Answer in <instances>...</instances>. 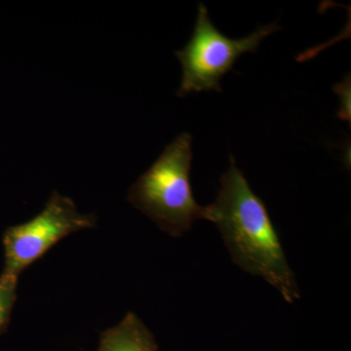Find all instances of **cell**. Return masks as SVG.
Masks as SVG:
<instances>
[{
	"label": "cell",
	"instance_id": "cell-5",
	"mask_svg": "<svg viewBox=\"0 0 351 351\" xmlns=\"http://www.w3.org/2000/svg\"><path fill=\"white\" fill-rule=\"evenodd\" d=\"M154 335L135 313L101 332L98 351H157Z\"/></svg>",
	"mask_w": 351,
	"mask_h": 351
},
{
	"label": "cell",
	"instance_id": "cell-7",
	"mask_svg": "<svg viewBox=\"0 0 351 351\" xmlns=\"http://www.w3.org/2000/svg\"><path fill=\"white\" fill-rule=\"evenodd\" d=\"M350 75H346L345 80L338 83L334 87V91L339 97L341 108L338 112V117L341 120L350 122Z\"/></svg>",
	"mask_w": 351,
	"mask_h": 351
},
{
	"label": "cell",
	"instance_id": "cell-2",
	"mask_svg": "<svg viewBox=\"0 0 351 351\" xmlns=\"http://www.w3.org/2000/svg\"><path fill=\"white\" fill-rule=\"evenodd\" d=\"M191 161L193 136L182 133L138 178L127 196L134 207L172 237L189 232L197 219H206V206L196 202L191 189Z\"/></svg>",
	"mask_w": 351,
	"mask_h": 351
},
{
	"label": "cell",
	"instance_id": "cell-1",
	"mask_svg": "<svg viewBox=\"0 0 351 351\" xmlns=\"http://www.w3.org/2000/svg\"><path fill=\"white\" fill-rule=\"evenodd\" d=\"M219 184L216 200L206 206V219L218 226L235 265L262 277L293 304L301 298L294 271L265 203L252 191L232 156Z\"/></svg>",
	"mask_w": 351,
	"mask_h": 351
},
{
	"label": "cell",
	"instance_id": "cell-6",
	"mask_svg": "<svg viewBox=\"0 0 351 351\" xmlns=\"http://www.w3.org/2000/svg\"><path fill=\"white\" fill-rule=\"evenodd\" d=\"M19 276L3 270L0 276V335L3 334L10 322L11 313L17 300Z\"/></svg>",
	"mask_w": 351,
	"mask_h": 351
},
{
	"label": "cell",
	"instance_id": "cell-3",
	"mask_svg": "<svg viewBox=\"0 0 351 351\" xmlns=\"http://www.w3.org/2000/svg\"><path fill=\"white\" fill-rule=\"evenodd\" d=\"M280 29L278 22H274L258 27L246 38H230L215 27L206 6L198 4L193 36L182 50L175 52L182 69L177 96L182 98L193 92H221V77L232 71L237 59L244 53L257 52L263 39Z\"/></svg>",
	"mask_w": 351,
	"mask_h": 351
},
{
	"label": "cell",
	"instance_id": "cell-4",
	"mask_svg": "<svg viewBox=\"0 0 351 351\" xmlns=\"http://www.w3.org/2000/svg\"><path fill=\"white\" fill-rule=\"evenodd\" d=\"M96 225L97 217L80 213L73 199L54 191L38 216L4 232V270L19 276L64 237Z\"/></svg>",
	"mask_w": 351,
	"mask_h": 351
}]
</instances>
